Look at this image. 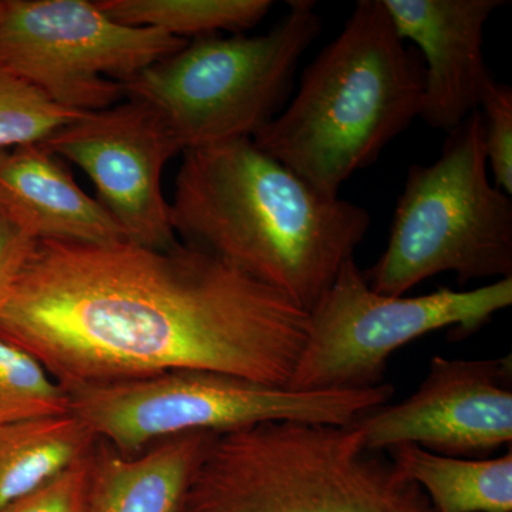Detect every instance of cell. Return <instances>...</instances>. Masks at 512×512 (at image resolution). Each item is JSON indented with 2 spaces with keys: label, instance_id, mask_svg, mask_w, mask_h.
Segmentation results:
<instances>
[{
  "label": "cell",
  "instance_id": "ba28073f",
  "mask_svg": "<svg viewBox=\"0 0 512 512\" xmlns=\"http://www.w3.org/2000/svg\"><path fill=\"white\" fill-rule=\"evenodd\" d=\"M511 305L512 278L470 291L392 296L373 291L350 258L309 311L308 338L288 387L343 392L380 386L390 356L403 346L443 329L466 338Z\"/></svg>",
  "mask_w": 512,
  "mask_h": 512
},
{
  "label": "cell",
  "instance_id": "9a60e30c",
  "mask_svg": "<svg viewBox=\"0 0 512 512\" xmlns=\"http://www.w3.org/2000/svg\"><path fill=\"white\" fill-rule=\"evenodd\" d=\"M390 463L423 491L433 512H512V450L498 457L444 456L416 446L390 448Z\"/></svg>",
  "mask_w": 512,
  "mask_h": 512
},
{
  "label": "cell",
  "instance_id": "d6986e66",
  "mask_svg": "<svg viewBox=\"0 0 512 512\" xmlns=\"http://www.w3.org/2000/svg\"><path fill=\"white\" fill-rule=\"evenodd\" d=\"M84 113L64 109L0 66V151L43 143Z\"/></svg>",
  "mask_w": 512,
  "mask_h": 512
},
{
  "label": "cell",
  "instance_id": "2e32d148",
  "mask_svg": "<svg viewBox=\"0 0 512 512\" xmlns=\"http://www.w3.org/2000/svg\"><path fill=\"white\" fill-rule=\"evenodd\" d=\"M97 443L70 412L0 427V511L92 453Z\"/></svg>",
  "mask_w": 512,
  "mask_h": 512
},
{
  "label": "cell",
  "instance_id": "7c38bea8",
  "mask_svg": "<svg viewBox=\"0 0 512 512\" xmlns=\"http://www.w3.org/2000/svg\"><path fill=\"white\" fill-rule=\"evenodd\" d=\"M394 28L420 52L424 93L420 119L453 131L480 110L494 79L484 59V32L504 0H383Z\"/></svg>",
  "mask_w": 512,
  "mask_h": 512
},
{
  "label": "cell",
  "instance_id": "e0dca14e",
  "mask_svg": "<svg viewBox=\"0 0 512 512\" xmlns=\"http://www.w3.org/2000/svg\"><path fill=\"white\" fill-rule=\"evenodd\" d=\"M110 18L184 39L218 32L242 35L255 28L274 6L271 0H97Z\"/></svg>",
  "mask_w": 512,
  "mask_h": 512
},
{
  "label": "cell",
  "instance_id": "5b68a950",
  "mask_svg": "<svg viewBox=\"0 0 512 512\" xmlns=\"http://www.w3.org/2000/svg\"><path fill=\"white\" fill-rule=\"evenodd\" d=\"M363 272L392 296L448 272L460 285L512 278V201L488 175L480 110L450 131L439 160L409 168L387 247Z\"/></svg>",
  "mask_w": 512,
  "mask_h": 512
},
{
  "label": "cell",
  "instance_id": "7a4b0ae2",
  "mask_svg": "<svg viewBox=\"0 0 512 512\" xmlns=\"http://www.w3.org/2000/svg\"><path fill=\"white\" fill-rule=\"evenodd\" d=\"M170 218L185 244L237 266L308 312L372 225L366 208L316 191L252 138L184 151Z\"/></svg>",
  "mask_w": 512,
  "mask_h": 512
},
{
  "label": "cell",
  "instance_id": "3957f363",
  "mask_svg": "<svg viewBox=\"0 0 512 512\" xmlns=\"http://www.w3.org/2000/svg\"><path fill=\"white\" fill-rule=\"evenodd\" d=\"M423 62L394 28L383 0H359L342 32L308 67L298 92L252 137L328 197L379 160L420 117Z\"/></svg>",
  "mask_w": 512,
  "mask_h": 512
},
{
  "label": "cell",
  "instance_id": "ac0fdd59",
  "mask_svg": "<svg viewBox=\"0 0 512 512\" xmlns=\"http://www.w3.org/2000/svg\"><path fill=\"white\" fill-rule=\"evenodd\" d=\"M69 412V394L46 367L0 336V427Z\"/></svg>",
  "mask_w": 512,
  "mask_h": 512
},
{
  "label": "cell",
  "instance_id": "7402d4cb",
  "mask_svg": "<svg viewBox=\"0 0 512 512\" xmlns=\"http://www.w3.org/2000/svg\"><path fill=\"white\" fill-rule=\"evenodd\" d=\"M35 244L15 225L0 218V306L8 299Z\"/></svg>",
  "mask_w": 512,
  "mask_h": 512
},
{
  "label": "cell",
  "instance_id": "44dd1931",
  "mask_svg": "<svg viewBox=\"0 0 512 512\" xmlns=\"http://www.w3.org/2000/svg\"><path fill=\"white\" fill-rule=\"evenodd\" d=\"M94 453L96 448L0 512H86Z\"/></svg>",
  "mask_w": 512,
  "mask_h": 512
},
{
  "label": "cell",
  "instance_id": "8992f818",
  "mask_svg": "<svg viewBox=\"0 0 512 512\" xmlns=\"http://www.w3.org/2000/svg\"><path fill=\"white\" fill-rule=\"evenodd\" d=\"M320 32L316 3L291 0L268 33L198 37L121 87L161 114L183 153L252 138L285 109Z\"/></svg>",
  "mask_w": 512,
  "mask_h": 512
},
{
  "label": "cell",
  "instance_id": "277c9868",
  "mask_svg": "<svg viewBox=\"0 0 512 512\" xmlns=\"http://www.w3.org/2000/svg\"><path fill=\"white\" fill-rule=\"evenodd\" d=\"M178 512H433L352 424L272 421L215 434Z\"/></svg>",
  "mask_w": 512,
  "mask_h": 512
},
{
  "label": "cell",
  "instance_id": "8fae6325",
  "mask_svg": "<svg viewBox=\"0 0 512 512\" xmlns=\"http://www.w3.org/2000/svg\"><path fill=\"white\" fill-rule=\"evenodd\" d=\"M366 450L402 444L463 458H488L512 443V360L431 359L416 392L353 421Z\"/></svg>",
  "mask_w": 512,
  "mask_h": 512
},
{
  "label": "cell",
  "instance_id": "9c48e42d",
  "mask_svg": "<svg viewBox=\"0 0 512 512\" xmlns=\"http://www.w3.org/2000/svg\"><path fill=\"white\" fill-rule=\"evenodd\" d=\"M187 43L89 0H0V66L80 113L120 103L121 84Z\"/></svg>",
  "mask_w": 512,
  "mask_h": 512
},
{
  "label": "cell",
  "instance_id": "5bb4252c",
  "mask_svg": "<svg viewBox=\"0 0 512 512\" xmlns=\"http://www.w3.org/2000/svg\"><path fill=\"white\" fill-rule=\"evenodd\" d=\"M214 433L181 434L123 456L99 441L86 512H178Z\"/></svg>",
  "mask_w": 512,
  "mask_h": 512
},
{
  "label": "cell",
  "instance_id": "ffe728a7",
  "mask_svg": "<svg viewBox=\"0 0 512 512\" xmlns=\"http://www.w3.org/2000/svg\"><path fill=\"white\" fill-rule=\"evenodd\" d=\"M484 144L495 187L512 195V87L493 79L481 99Z\"/></svg>",
  "mask_w": 512,
  "mask_h": 512
},
{
  "label": "cell",
  "instance_id": "52a82bcc",
  "mask_svg": "<svg viewBox=\"0 0 512 512\" xmlns=\"http://www.w3.org/2000/svg\"><path fill=\"white\" fill-rule=\"evenodd\" d=\"M70 413L123 456L181 434H221L272 421L346 426L390 402L392 384L343 392H299L205 370L66 390Z\"/></svg>",
  "mask_w": 512,
  "mask_h": 512
},
{
  "label": "cell",
  "instance_id": "4fadbf2b",
  "mask_svg": "<svg viewBox=\"0 0 512 512\" xmlns=\"http://www.w3.org/2000/svg\"><path fill=\"white\" fill-rule=\"evenodd\" d=\"M0 218L33 241L111 244L127 241L97 198L42 144L0 151Z\"/></svg>",
  "mask_w": 512,
  "mask_h": 512
},
{
  "label": "cell",
  "instance_id": "6da1fadb",
  "mask_svg": "<svg viewBox=\"0 0 512 512\" xmlns=\"http://www.w3.org/2000/svg\"><path fill=\"white\" fill-rule=\"evenodd\" d=\"M308 332L284 292L180 241H36L0 306V336L64 390L177 370L288 387Z\"/></svg>",
  "mask_w": 512,
  "mask_h": 512
},
{
  "label": "cell",
  "instance_id": "30bf717a",
  "mask_svg": "<svg viewBox=\"0 0 512 512\" xmlns=\"http://www.w3.org/2000/svg\"><path fill=\"white\" fill-rule=\"evenodd\" d=\"M40 144L89 175L128 242L153 249L177 244L161 180L183 150L150 104L128 99L89 111Z\"/></svg>",
  "mask_w": 512,
  "mask_h": 512
}]
</instances>
